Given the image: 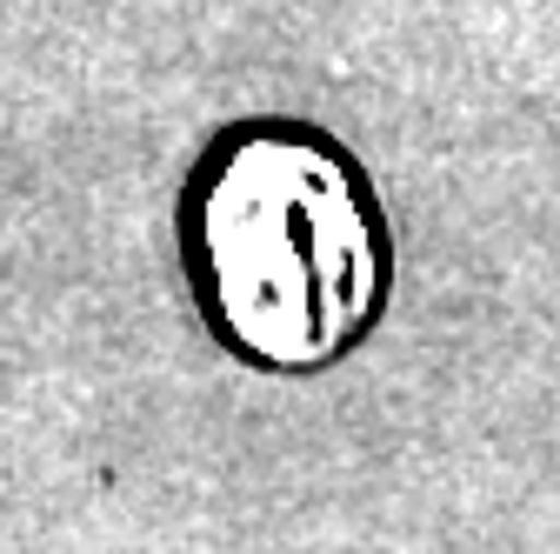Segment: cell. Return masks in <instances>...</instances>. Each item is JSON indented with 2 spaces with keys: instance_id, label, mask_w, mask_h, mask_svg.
<instances>
[{
  "instance_id": "obj_1",
  "label": "cell",
  "mask_w": 560,
  "mask_h": 554,
  "mask_svg": "<svg viewBox=\"0 0 560 554\" xmlns=\"http://www.w3.org/2000/svg\"><path fill=\"white\" fill-rule=\"evenodd\" d=\"M214 308L247 355L307 368L347 348L381 288L374 215L320 141H234L200 194Z\"/></svg>"
}]
</instances>
